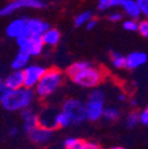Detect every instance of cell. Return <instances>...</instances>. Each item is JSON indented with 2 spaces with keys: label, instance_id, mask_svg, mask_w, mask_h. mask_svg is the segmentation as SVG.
Returning <instances> with one entry per match:
<instances>
[{
  "label": "cell",
  "instance_id": "6da1fadb",
  "mask_svg": "<svg viewBox=\"0 0 148 149\" xmlns=\"http://www.w3.org/2000/svg\"><path fill=\"white\" fill-rule=\"evenodd\" d=\"M65 73L72 83L84 89L97 88L105 77V72L102 68L95 66L85 61L72 63Z\"/></svg>",
  "mask_w": 148,
  "mask_h": 149
},
{
  "label": "cell",
  "instance_id": "d6986e66",
  "mask_svg": "<svg viewBox=\"0 0 148 149\" xmlns=\"http://www.w3.org/2000/svg\"><path fill=\"white\" fill-rule=\"evenodd\" d=\"M110 61H112V64L115 69L117 70H122L127 68V61H126V56H123L122 53L119 52H113L110 54Z\"/></svg>",
  "mask_w": 148,
  "mask_h": 149
},
{
  "label": "cell",
  "instance_id": "7c38bea8",
  "mask_svg": "<svg viewBox=\"0 0 148 149\" xmlns=\"http://www.w3.org/2000/svg\"><path fill=\"white\" fill-rule=\"evenodd\" d=\"M26 32V18H15L6 27V34L12 39H18Z\"/></svg>",
  "mask_w": 148,
  "mask_h": 149
},
{
  "label": "cell",
  "instance_id": "7402d4cb",
  "mask_svg": "<svg viewBox=\"0 0 148 149\" xmlns=\"http://www.w3.org/2000/svg\"><path fill=\"white\" fill-rule=\"evenodd\" d=\"M120 110L116 107H105L104 113H103V118L109 121V122H114L120 118Z\"/></svg>",
  "mask_w": 148,
  "mask_h": 149
},
{
  "label": "cell",
  "instance_id": "603a6c76",
  "mask_svg": "<svg viewBox=\"0 0 148 149\" xmlns=\"http://www.w3.org/2000/svg\"><path fill=\"white\" fill-rule=\"evenodd\" d=\"M140 123V113H136V111H132L127 115L126 118V127L129 129L135 128L138 124Z\"/></svg>",
  "mask_w": 148,
  "mask_h": 149
},
{
  "label": "cell",
  "instance_id": "d4e9b609",
  "mask_svg": "<svg viewBox=\"0 0 148 149\" xmlns=\"http://www.w3.org/2000/svg\"><path fill=\"white\" fill-rule=\"evenodd\" d=\"M57 129H61V128H66L69 125H71V121L69 118V116L64 113V111L61 109L58 111V114H57Z\"/></svg>",
  "mask_w": 148,
  "mask_h": 149
},
{
  "label": "cell",
  "instance_id": "5bb4252c",
  "mask_svg": "<svg viewBox=\"0 0 148 149\" xmlns=\"http://www.w3.org/2000/svg\"><path fill=\"white\" fill-rule=\"evenodd\" d=\"M59 110H56L53 108H46L40 110V113L38 114L39 117V124L50 129L56 130L57 129V114H58Z\"/></svg>",
  "mask_w": 148,
  "mask_h": 149
},
{
  "label": "cell",
  "instance_id": "8fae6325",
  "mask_svg": "<svg viewBox=\"0 0 148 149\" xmlns=\"http://www.w3.org/2000/svg\"><path fill=\"white\" fill-rule=\"evenodd\" d=\"M20 118L23 121V130L27 134L32 129L39 125V117L38 114L30 107L20 111Z\"/></svg>",
  "mask_w": 148,
  "mask_h": 149
},
{
  "label": "cell",
  "instance_id": "836d02e7",
  "mask_svg": "<svg viewBox=\"0 0 148 149\" xmlns=\"http://www.w3.org/2000/svg\"><path fill=\"white\" fill-rule=\"evenodd\" d=\"M6 88H5V85L3 84V85H0V102H1V100H3V97H4V95H5V92H6Z\"/></svg>",
  "mask_w": 148,
  "mask_h": 149
},
{
  "label": "cell",
  "instance_id": "1f68e13d",
  "mask_svg": "<svg viewBox=\"0 0 148 149\" xmlns=\"http://www.w3.org/2000/svg\"><path fill=\"white\" fill-rule=\"evenodd\" d=\"M84 149H102V147L96 142H87L85 141Z\"/></svg>",
  "mask_w": 148,
  "mask_h": 149
},
{
  "label": "cell",
  "instance_id": "ac0fdd59",
  "mask_svg": "<svg viewBox=\"0 0 148 149\" xmlns=\"http://www.w3.org/2000/svg\"><path fill=\"white\" fill-rule=\"evenodd\" d=\"M30 59H31V56L24 51H20L17 53V56L13 58L11 68L12 70H24L29 64H30Z\"/></svg>",
  "mask_w": 148,
  "mask_h": 149
},
{
  "label": "cell",
  "instance_id": "9c48e42d",
  "mask_svg": "<svg viewBox=\"0 0 148 149\" xmlns=\"http://www.w3.org/2000/svg\"><path fill=\"white\" fill-rule=\"evenodd\" d=\"M27 135L32 143L37 146H45L51 141L53 136V129H50L39 124L38 127L32 129L30 133H27Z\"/></svg>",
  "mask_w": 148,
  "mask_h": 149
},
{
  "label": "cell",
  "instance_id": "e0dca14e",
  "mask_svg": "<svg viewBox=\"0 0 148 149\" xmlns=\"http://www.w3.org/2000/svg\"><path fill=\"white\" fill-rule=\"evenodd\" d=\"M42 39L45 46L47 47H54L57 46L61 42V32L57 29L53 27H49L45 33L42 36Z\"/></svg>",
  "mask_w": 148,
  "mask_h": 149
},
{
  "label": "cell",
  "instance_id": "8992f818",
  "mask_svg": "<svg viewBox=\"0 0 148 149\" xmlns=\"http://www.w3.org/2000/svg\"><path fill=\"white\" fill-rule=\"evenodd\" d=\"M15 40H17L19 50L29 53L31 57H37V56L42 54L45 47L43 39L39 38V37H32V36L24 34Z\"/></svg>",
  "mask_w": 148,
  "mask_h": 149
},
{
  "label": "cell",
  "instance_id": "74e56055",
  "mask_svg": "<svg viewBox=\"0 0 148 149\" xmlns=\"http://www.w3.org/2000/svg\"><path fill=\"white\" fill-rule=\"evenodd\" d=\"M3 84H4V81H3L1 78H0V85H3Z\"/></svg>",
  "mask_w": 148,
  "mask_h": 149
},
{
  "label": "cell",
  "instance_id": "f1b7e54d",
  "mask_svg": "<svg viewBox=\"0 0 148 149\" xmlns=\"http://www.w3.org/2000/svg\"><path fill=\"white\" fill-rule=\"evenodd\" d=\"M136 3L140 7V11L143 15H148V0H136Z\"/></svg>",
  "mask_w": 148,
  "mask_h": 149
},
{
  "label": "cell",
  "instance_id": "7a4b0ae2",
  "mask_svg": "<svg viewBox=\"0 0 148 149\" xmlns=\"http://www.w3.org/2000/svg\"><path fill=\"white\" fill-rule=\"evenodd\" d=\"M34 90L26 86L12 90L7 89L0 104L6 111L17 113V111H22L26 108H30L34 101Z\"/></svg>",
  "mask_w": 148,
  "mask_h": 149
},
{
  "label": "cell",
  "instance_id": "277c9868",
  "mask_svg": "<svg viewBox=\"0 0 148 149\" xmlns=\"http://www.w3.org/2000/svg\"><path fill=\"white\" fill-rule=\"evenodd\" d=\"M105 95L101 89H92L85 101L87 109V121L96 122L103 117L105 109Z\"/></svg>",
  "mask_w": 148,
  "mask_h": 149
},
{
  "label": "cell",
  "instance_id": "83f0119b",
  "mask_svg": "<svg viewBox=\"0 0 148 149\" xmlns=\"http://www.w3.org/2000/svg\"><path fill=\"white\" fill-rule=\"evenodd\" d=\"M140 123L148 127V105L140 111Z\"/></svg>",
  "mask_w": 148,
  "mask_h": 149
},
{
  "label": "cell",
  "instance_id": "484cf974",
  "mask_svg": "<svg viewBox=\"0 0 148 149\" xmlns=\"http://www.w3.org/2000/svg\"><path fill=\"white\" fill-rule=\"evenodd\" d=\"M122 27L126 30V31H129V32H135L139 30V23L136 19H133V18H128V19L123 20L122 23Z\"/></svg>",
  "mask_w": 148,
  "mask_h": 149
},
{
  "label": "cell",
  "instance_id": "52a82bcc",
  "mask_svg": "<svg viewBox=\"0 0 148 149\" xmlns=\"http://www.w3.org/2000/svg\"><path fill=\"white\" fill-rule=\"evenodd\" d=\"M46 6L43 0H12L10 4L0 8V17H8L23 8H44Z\"/></svg>",
  "mask_w": 148,
  "mask_h": 149
},
{
  "label": "cell",
  "instance_id": "44dd1931",
  "mask_svg": "<svg viewBox=\"0 0 148 149\" xmlns=\"http://www.w3.org/2000/svg\"><path fill=\"white\" fill-rule=\"evenodd\" d=\"M85 141L78 137H68L64 141V149H84Z\"/></svg>",
  "mask_w": 148,
  "mask_h": 149
},
{
  "label": "cell",
  "instance_id": "cb8c5ba5",
  "mask_svg": "<svg viewBox=\"0 0 148 149\" xmlns=\"http://www.w3.org/2000/svg\"><path fill=\"white\" fill-rule=\"evenodd\" d=\"M117 6H120V0H98V4H97L98 11H102V12Z\"/></svg>",
  "mask_w": 148,
  "mask_h": 149
},
{
  "label": "cell",
  "instance_id": "4316f807",
  "mask_svg": "<svg viewBox=\"0 0 148 149\" xmlns=\"http://www.w3.org/2000/svg\"><path fill=\"white\" fill-rule=\"evenodd\" d=\"M138 32L143 37V38L148 39V18H146V19L139 22V30Z\"/></svg>",
  "mask_w": 148,
  "mask_h": 149
},
{
  "label": "cell",
  "instance_id": "f546056e",
  "mask_svg": "<svg viewBox=\"0 0 148 149\" xmlns=\"http://www.w3.org/2000/svg\"><path fill=\"white\" fill-rule=\"evenodd\" d=\"M108 19L112 22V23H117V22H120V20H122L123 19V13H121V12H113V13H110L109 15H108Z\"/></svg>",
  "mask_w": 148,
  "mask_h": 149
},
{
  "label": "cell",
  "instance_id": "30bf717a",
  "mask_svg": "<svg viewBox=\"0 0 148 149\" xmlns=\"http://www.w3.org/2000/svg\"><path fill=\"white\" fill-rule=\"evenodd\" d=\"M50 27V24L39 18H26V32L25 34L32 37H39L45 33V31Z\"/></svg>",
  "mask_w": 148,
  "mask_h": 149
},
{
  "label": "cell",
  "instance_id": "8d00e7d4",
  "mask_svg": "<svg viewBox=\"0 0 148 149\" xmlns=\"http://www.w3.org/2000/svg\"><path fill=\"white\" fill-rule=\"evenodd\" d=\"M132 105H133V107H136V105H138V101L133 100V101H132Z\"/></svg>",
  "mask_w": 148,
  "mask_h": 149
},
{
  "label": "cell",
  "instance_id": "5b68a950",
  "mask_svg": "<svg viewBox=\"0 0 148 149\" xmlns=\"http://www.w3.org/2000/svg\"><path fill=\"white\" fill-rule=\"evenodd\" d=\"M62 110L69 116L71 124H73V125L82 124L84 121H87L85 102H83L78 98L66 100L62 105Z\"/></svg>",
  "mask_w": 148,
  "mask_h": 149
},
{
  "label": "cell",
  "instance_id": "9a60e30c",
  "mask_svg": "<svg viewBox=\"0 0 148 149\" xmlns=\"http://www.w3.org/2000/svg\"><path fill=\"white\" fill-rule=\"evenodd\" d=\"M4 85L6 89H19L24 86V72L23 70H13L4 79Z\"/></svg>",
  "mask_w": 148,
  "mask_h": 149
},
{
  "label": "cell",
  "instance_id": "ffe728a7",
  "mask_svg": "<svg viewBox=\"0 0 148 149\" xmlns=\"http://www.w3.org/2000/svg\"><path fill=\"white\" fill-rule=\"evenodd\" d=\"M91 18H94V14H92L91 11H84L80 14H77L75 17V19H73V24H75L76 27H81V26H85L87 23L91 19Z\"/></svg>",
  "mask_w": 148,
  "mask_h": 149
},
{
  "label": "cell",
  "instance_id": "4dcf8cb0",
  "mask_svg": "<svg viewBox=\"0 0 148 149\" xmlns=\"http://www.w3.org/2000/svg\"><path fill=\"white\" fill-rule=\"evenodd\" d=\"M97 19L94 17V18H91V19L87 23V25H85V27H87V30H94L95 27H96V25H97Z\"/></svg>",
  "mask_w": 148,
  "mask_h": 149
},
{
  "label": "cell",
  "instance_id": "4fadbf2b",
  "mask_svg": "<svg viewBox=\"0 0 148 149\" xmlns=\"http://www.w3.org/2000/svg\"><path fill=\"white\" fill-rule=\"evenodd\" d=\"M127 68L128 70H136L142 68L148 62V54L143 51H134L126 56Z\"/></svg>",
  "mask_w": 148,
  "mask_h": 149
},
{
  "label": "cell",
  "instance_id": "ba28073f",
  "mask_svg": "<svg viewBox=\"0 0 148 149\" xmlns=\"http://www.w3.org/2000/svg\"><path fill=\"white\" fill-rule=\"evenodd\" d=\"M46 69L39 64H29L24 70V86L34 89L38 82L42 79Z\"/></svg>",
  "mask_w": 148,
  "mask_h": 149
},
{
  "label": "cell",
  "instance_id": "d590c367",
  "mask_svg": "<svg viewBox=\"0 0 148 149\" xmlns=\"http://www.w3.org/2000/svg\"><path fill=\"white\" fill-rule=\"evenodd\" d=\"M108 149H126V148H123L121 146H113V147H109Z\"/></svg>",
  "mask_w": 148,
  "mask_h": 149
},
{
  "label": "cell",
  "instance_id": "2e32d148",
  "mask_svg": "<svg viewBox=\"0 0 148 149\" xmlns=\"http://www.w3.org/2000/svg\"><path fill=\"white\" fill-rule=\"evenodd\" d=\"M120 7L122 8L123 14H126L129 18H133V19H136V20L142 14L136 0H120Z\"/></svg>",
  "mask_w": 148,
  "mask_h": 149
},
{
  "label": "cell",
  "instance_id": "f35d334b",
  "mask_svg": "<svg viewBox=\"0 0 148 149\" xmlns=\"http://www.w3.org/2000/svg\"><path fill=\"white\" fill-rule=\"evenodd\" d=\"M146 76H147V78H148V71H147V74H146Z\"/></svg>",
  "mask_w": 148,
  "mask_h": 149
},
{
  "label": "cell",
  "instance_id": "e575fe53",
  "mask_svg": "<svg viewBox=\"0 0 148 149\" xmlns=\"http://www.w3.org/2000/svg\"><path fill=\"white\" fill-rule=\"evenodd\" d=\"M126 98H127V97H126V95H124V94H120V95L117 96V100H119L120 102H124V101H126Z\"/></svg>",
  "mask_w": 148,
  "mask_h": 149
},
{
  "label": "cell",
  "instance_id": "3957f363",
  "mask_svg": "<svg viewBox=\"0 0 148 149\" xmlns=\"http://www.w3.org/2000/svg\"><path fill=\"white\" fill-rule=\"evenodd\" d=\"M64 81V73L57 68L46 69L42 79L36 85L34 94L40 100H47L56 92Z\"/></svg>",
  "mask_w": 148,
  "mask_h": 149
},
{
  "label": "cell",
  "instance_id": "d6a6232c",
  "mask_svg": "<svg viewBox=\"0 0 148 149\" xmlns=\"http://www.w3.org/2000/svg\"><path fill=\"white\" fill-rule=\"evenodd\" d=\"M18 133H19V130H18V128H11L10 129V132H8V135L11 136V137H13V136H17L18 135Z\"/></svg>",
  "mask_w": 148,
  "mask_h": 149
},
{
  "label": "cell",
  "instance_id": "ab89813d",
  "mask_svg": "<svg viewBox=\"0 0 148 149\" xmlns=\"http://www.w3.org/2000/svg\"><path fill=\"white\" fill-rule=\"evenodd\" d=\"M147 18H148V15H147Z\"/></svg>",
  "mask_w": 148,
  "mask_h": 149
}]
</instances>
